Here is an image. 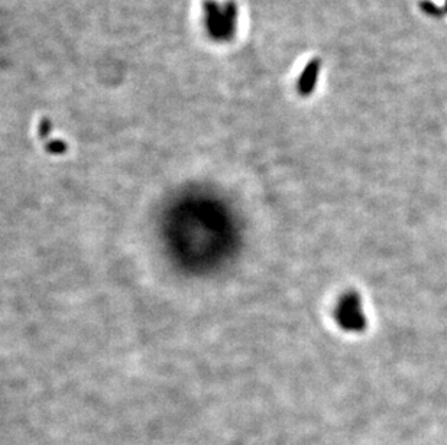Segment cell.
<instances>
[{"label":"cell","instance_id":"6da1fadb","mask_svg":"<svg viewBox=\"0 0 447 445\" xmlns=\"http://www.w3.org/2000/svg\"><path fill=\"white\" fill-rule=\"evenodd\" d=\"M337 320L345 329L359 331L365 327V314L356 295H346L337 308Z\"/></svg>","mask_w":447,"mask_h":445}]
</instances>
